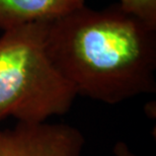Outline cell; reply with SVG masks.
<instances>
[{
	"label": "cell",
	"instance_id": "3",
	"mask_svg": "<svg viewBox=\"0 0 156 156\" xmlns=\"http://www.w3.org/2000/svg\"><path fill=\"white\" fill-rule=\"evenodd\" d=\"M85 138L77 128L59 123H21L0 128V156H82Z\"/></svg>",
	"mask_w": 156,
	"mask_h": 156
},
{
	"label": "cell",
	"instance_id": "2",
	"mask_svg": "<svg viewBox=\"0 0 156 156\" xmlns=\"http://www.w3.org/2000/svg\"><path fill=\"white\" fill-rule=\"evenodd\" d=\"M46 23L5 30L0 38V121L44 123L70 111L77 93L46 52Z\"/></svg>",
	"mask_w": 156,
	"mask_h": 156
},
{
	"label": "cell",
	"instance_id": "1",
	"mask_svg": "<svg viewBox=\"0 0 156 156\" xmlns=\"http://www.w3.org/2000/svg\"><path fill=\"white\" fill-rule=\"evenodd\" d=\"M45 47L77 95L116 105L156 91V27L119 4L46 23Z\"/></svg>",
	"mask_w": 156,
	"mask_h": 156
},
{
	"label": "cell",
	"instance_id": "6",
	"mask_svg": "<svg viewBox=\"0 0 156 156\" xmlns=\"http://www.w3.org/2000/svg\"><path fill=\"white\" fill-rule=\"evenodd\" d=\"M113 152L115 156H137L135 153L131 151L126 143L123 141H118L114 146Z\"/></svg>",
	"mask_w": 156,
	"mask_h": 156
},
{
	"label": "cell",
	"instance_id": "5",
	"mask_svg": "<svg viewBox=\"0 0 156 156\" xmlns=\"http://www.w3.org/2000/svg\"><path fill=\"white\" fill-rule=\"evenodd\" d=\"M123 10L156 27V0H120Z\"/></svg>",
	"mask_w": 156,
	"mask_h": 156
},
{
	"label": "cell",
	"instance_id": "4",
	"mask_svg": "<svg viewBox=\"0 0 156 156\" xmlns=\"http://www.w3.org/2000/svg\"><path fill=\"white\" fill-rule=\"evenodd\" d=\"M85 5V0H0V30L49 23Z\"/></svg>",
	"mask_w": 156,
	"mask_h": 156
}]
</instances>
